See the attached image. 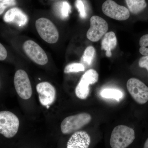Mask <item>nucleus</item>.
I'll use <instances>...</instances> for the list:
<instances>
[{
  "instance_id": "obj_1",
  "label": "nucleus",
  "mask_w": 148,
  "mask_h": 148,
  "mask_svg": "<svg viewBox=\"0 0 148 148\" xmlns=\"http://www.w3.org/2000/svg\"><path fill=\"white\" fill-rule=\"evenodd\" d=\"M137 135L134 128L125 125L114 127L109 140L110 148H130L136 143Z\"/></svg>"
},
{
  "instance_id": "obj_2",
  "label": "nucleus",
  "mask_w": 148,
  "mask_h": 148,
  "mask_svg": "<svg viewBox=\"0 0 148 148\" xmlns=\"http://www.w3.org/2000/svg\"><path fill=\"white\" fill-rule=\"evenodd\" d=\"M91 119L90 115L86 113H82L67 117L61 122V132L64 135H69L79 131L88 124L91 121Z\"/></svg>"
},
{
  "instance_id": "obj_3",
  "label": "nucleus",
  "mask_w": 148,
  "mask_h": 148,
  "mask_svg": "<svg viewBox=\"0 0 148 148\" xmlns=\"http://www.w3.org/2000/svg\"><path fill=\"white\" fill-rule=\"evenodd\" d=\"M19 126L18 119L10 111L0 112V134L5 138H13L18 132Z\"/></svg>"
},
{
  "instance_id": "obj_4",
  "label": "nucleus",
  "mask_w": 148,
  "mask_h": 148,
  "mask_svg": "<svg viewBox=\"0 0 148 148\" xmlns=\"http://www.w3.org/2000/svg\"><path fill=\"white\" fill-rule=\"evenodd\" d=\"M126 86L130 94L136 103L142 106L148 103V86L141 80L131 78L127 80Z\"/></svg>"
},
{
  "instance_id": "obj_5",
  "label": "nucleus",
  "mask_w": 148,
  "mask_h": 148,
  "mask_svg": "<svg viewBox=\"0 0 148 148\" xmlns=\"http://www.w3.org/2000/svg\"><path fill=\"white\" fill-rule=\"evenodd\" d=\"M36 27L40 36L46 42L54 44L58 41L59 33L57 28L49 19L40 18L36 22Z\"/></svg>"
},
{
  "instance_id": "obj_6",
  "label": "nucleus",
  "mask_w": 148,
  "mask_h": 148,
  "mask_svg": "<svg viewBox=\"0 0 148 148\" xmlns=\"http://www.w3.org/2000/svg\"><path fill=\"white\" fill-rule=\"evenodd\" d=\"M14 87L18 95L24 100H28L32 97V85L27 72L18 70L14 75Z\"/></svg>"
},
{
  "instance_id": "obj_7",
  "label": "nucleus",
  "mask_w": 148,
  "mask_h": 148,
  "mask_svg": "<svg viewBox=\"0 0 148 148\" xmlns=\"http://www.w3.org/2000/svg\"><path fill=\"white\" fill-rule=\"evenodd\" d=\"M99 75L95 70L91 69L83 75L75 90L77 97L81 100H85L90 92V85L93 84L98 81Z\"/></svg>"
},
{
  "instance_id": "obj_8",
  "label": "nucleus",
  "mask_w": 148,
  "mask_h": 148,
  "mask_svg": "<svg viewBox=\"0 0 148 148\" xmlns=\"http://www.w3.org/2000/svg\"><path fill=\"white\" fill-rule=\"evenodd\" d=\"M90 28L86 34L88 40L93 42H98L108 30L107 21L98 16H93L90 18Z\"/></svg>"
},
{
  "instance_id": "obj_9",
  "label": "nucleus",
  "mask_w": 148,
  "mask_h": 148,
  "mask_svg": "<svg viewBox=\"0 0 148 148\" xmlns=\"http://www.w3.org/2000/svg\"><path fill=\"white\" fill-rule=\"evenodd\" d=\"M102 9L106 16L118 21L127 20L130 16L128 9L118 4L112 0H107L103 3Z\"/></svg>"
},
{
  "instance_id": "obj_10",
  "label": "nucleus",
  "mask_w": 148,
  "mask_h": 148,
  "mask_svg": "<svg viewBox=\"0 0 148 148\" xmlns=\"http://www.w3.org/2000/svg\"><path fill=\"white\" fill-rule=\"evenodd\" d=\"M23 47L27 56L36 64L44 66L48 63V58L45 51L34 41L27 40L23 44Z\"/></svg>"
},
{
  "instance_id": "obj_11",
  "label": "nucleus",
  "mask_w": 148,
  "mask_h": 148,
  "mask_svg": "<svg viewBox=\"0 0 148 148\" xmlns=\"http://www.w3.org/2000/svg\"><path fill=\"white\" fill-rule=\"evenodd\" d=\"M36 90L40 103L42 106L49 108L54 103L56 98V90L50 83L44 82L38 84Z\"/></svg>"
},
{
  "instance_id": "obj_12",
  "label": "nucleus",
  "mask_w": 148,
  "mask_h": 148,
  "mask_svg": "<svg viewBox=\"0 0 148 148\" xmlns=\"http://www.w3.org/2000/svg\"><path fill=\"white\" fill-rule=\"evenodd\" d=\"M92 142L89 133L85 131H77L69 138L66 148H90Z\"/></svg>"
},
{
  "instance_id": "obj_13",
  "label": "nucleus",
  "mask_w": 148,
  "mask_h": 148,
  "mask_svg": "<svg viewBox=\"0 0 148 148\" xmlns=\"http://www.w3.org/2000/svg\"><path fill=\"white\" fill-rule=\"evenodd\" d=\"M3 20L6 23L15 24L19 27L27 24L28 17L25 13L17 8H13L8 11L3 16Z\"/></svg>"
},
{
  "instance_id": "obj_14",
  "label": "nucleus",
  "mask_w": 148,
  "mask_h": 148,
  "mask_svg": "<svg viewBox=\"0 0 148 148\" xmlns=\"http://www.w3.org/2000/svg\"><path fill=\"white\" fill-rule=\"evenodd\" d=\"M117 38L114 32H110L104 35V38L101 42V49L106 51V56L108 57L112 56L111 51L116 47Z\"/></svg>"
},
{
  "instance_id": "obj_15",
  "label": "nucleus",
  "mask_w": 148,
  "mask_h": 148,
  "mask_svg": "<svg viewBox=\"0 0 148 148\" xmlns=\"http://www.w3.org/2000/svg\"><path fill=\"white\" fill-rule=\"evenodd\" d=\"M128 10L134 15H138L145 10L147 4L145 0H125Z\"/></svg>"
},
{
  "instance_id": "obj_16",
  "label": "nucleus",
  "mask_w": 148,
  "mask_h": 148,
  "mask_svg": "<svg viewBox=\"0 0 148 148\" xmlns=\"http://www.w3.org/2000/svg\"><path fill=\"white\" fill-rule=\"evenodd\" d=\"M101 95L103 98H110L119 101L123 97V93L121 90L114 88H105L101 92Z\"/></svg>"
},
{
  "instance_id": "obj_17",
  "label": "nucleus",
  "mask_w": 148,
  "mask_h": 148,
  "mask_svg": "<svg viewBox=\"0 0 148 148\" xmlns=\"http://www.w3.org/2000/svg\"><path fill=\"white\" fill-rule=\"evenodd\" d=\"M95 49L92 46L88 47L84 51L83 55L82 57L81 63L84 66H90L92 64V60L95 56Z\"/></svg>"
},
{
  "instance_id": "obj_18",
  "label": "nucleus",
  "mask_w": 148,
  "mask_h": 148,
  "mask_svg": "<svg viewBox=\"0 0 148 148\" xmlns=\"http://www.w3.org/2000/svg\"><path fill=\"white\" fill-rule=\"evenodd\" d=\"M139 51L143 56H148V33L143 35L139 41Z\"/></svg>"
},
{
  "instance_id": "obj_19",
  "label": "nucleus",
  "mask_w": 148,
  "mask_h": 148,
  "mask_svg": "<svg viewBox=\"0 0 148 148\" xmlns=\"http://www.w3.org/2000/svg\"><path fill=\"white\" fill-rule=\"evenodd\" d=\"M84 66L81 63H73L67 65L64 69L65 73H77L80 71H84Z\"/></svg>"
},
{
  "instance_id": "obj_20",
  "label": "nucleus",
  "mask_w": 148,
  "mask_h": 148,
  "mask_svg": "<svg viewBox=\"0 0 148 148\" xmlns=\"http://www.w3.org/2000/svg\"><path fill=\"white\" fill-rule=\"evenodd\" d=\"M71 12V7L69 3L64 1L62 3L60 10V14L62 18H65L69 16Z\"/></svg>"
},
{
  "instance_id": "obj_21",
  "label": "nucleus",
  "mask_w": 148,
  "mask_h": 148,
  "mask_svg": "<svg viewBox=\"0 0 148 148\" xmlns=\"http://www.w3.org/2000/svg\"><path fill=\"white\" fill-rule=\"evenodd\" d=\"M16 4L15 0H4L0 2V15L3 13L6 8Z\"/></svg>"
},
{
  "instance_id": "obj_22",
  "label": "nucleus",
  "mask_w": 148,
  "mask_h": 148,
  "mask_svg": "<svg viewBox=\"0 0 148 148\" xmlns=\"http://www.w3.org/2000/svg\"><path fill=\"white\" fill-rule=\"evenodd\" d=\"M75 6L79 13V15L82 18H85L86 17V12L84 4L82 0H76Z\"/></svg>"
},
{
  "instance_id": "obj_23",
  "label": "nucleus",
  "mask_w": 148,
  "mask_h": 148,
  "mask_svg": "<svg viewBox=\"0 0 148 148\" xmlns=\"http://www.w3.org/2000/svg\"><path fill=\"white\" fill-rule=\"evenodd\" d=\"M138 66L141 69H145L148 73V56H143L138 60Z\"/></svg>"
},
{
  "instance_id": "obj_24",
  "label": "nucleus",
  "mask_w": 148,
  "mask_h": 148,
  "mask_svg": "<svg viewBox=\"0 0 148 148\" xmlns=\"http://www.w3.org/2000/svg\"><path fill=\"white\" fill-rule=\"evenodd\" d=\"M7 57V51L5 47L0 43V61H4Z\"/></svg>"
},
{
  "instance_id": "obj_25",
  "label": "nucleus",
  "mask_w": 148,
  "mask_h": 148,
  "mask_svg": "<svg viewBox=\"0 0 148 148\" xmlns=\"http://www.w3.org/2000/svg\"><path fill=\"white\" fill-rule=\"evenodd\" d=\"M138 148H148V135L144 138L140 147Z\"/></svg>"
},
{
  "instance_id": "obj_26",
  "label": "nucleus",
  "mask_w": 148,
  "mask_h": 148,
  "mask_svg": "<svg viewBox=\"0 0 148 148\" xmlns=\"http://www.w3.org/2000/svg\"><path fill=\"white\" fill-rule=\"evenodd\" d=\"M4 0H0V2L3 1Z\"/></svg>"
}]
</instances>
